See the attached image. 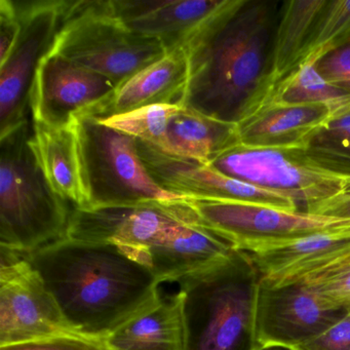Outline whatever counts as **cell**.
Returning a JSON list of instances; mask_svg holds the SVG:
<instances>
[{"mask_svg":"<svg viewBox=\"0 0 350 350\" xmlns=\"http://www.w3.org/2000/svg\"><path fill=\"white\" fill-rule=\"evenodd\" d=\"M305 150L323 165L350 175V107L332 114Z\"/></svg>","mask_w":350,"mask_h":350,"instance_id":"25","label":"cell"},{"mask_svg":"<svg viewBox=\"0 0 350 350\" xmlns=\"http://www.w3.org/2000/svg\"><path fill=\"white\" fill-rule=\"evenodd\" d=\"M237 143V124L182 107L170 122L163 152L208 163Z\"/></svg>","mask_w":350,"mask_h":350,"instance_id":"22","label":"cell"},{"mask_svg":"<svg viewBox=\"0 0 350 350\" xmlns=\"http://www.w3.org/2000/svg\"><path fill=\"white\" fill-rule=\"evenodd\" d=\"M67 239L133 250L161 282H179L234 249L196 221L187 198L92 211L73 208Z\"/></svg>","mask_w":350,"mask_h":350,"instance_id":"3","label":"cell"},{"mask_svg":"<svg viewBox=\"0 0 350 350\" xmlns=\"http://www.w3.org/2000/svg\"><path fill=\"white\" fill-rule=\"evenodd\" d=\"M315 67L325 81L350 95V42L319 58Z\"/></svg>","mask_w":350,"mask_h":350,"instance_id":"28","label":"cell"},{"mask_svg":"<svg viewBox=\"0 0 350 350\" xmlns=\"http://www.w3.org/2000/svg\"><path fill=\"white\" fill-rule=\"evenodd\" d=\"M314 215L350 220V193L338 196L315 208Z\"/></svg>","mask_w":350,"mask_h":350,"instance_id":"32","label":"cell"},{"mask_svg":"<svg viewBox=\"0 0 350 350\" xmlns=\"http://www.w3.org/2000/svg\"><path fill=\"white\" fill-rule=\"evenodd\" d=\"M323 104L266 102L237 124L239 143L262 148H305L311 137L331 118Z\"/></svg>","mask_w":350,"mask_h":350,"instance_id":"17","label":"cell"},{"mask_svg":"<svg viewBox=\"0 0 350 350\" xmlns=\"http://www.w3.org/2000/svg\"><path fill=\"white\" fill-rule=\"evenodd\" d=\"M21 30L13 50L0 61V138L31 118L29 95L36 69L50 52L68 1H17Z\"/></svg>","mask_w":350,"mask_h":350,"instance_id":"10","label":"cell"},{"mask_svg":"<svg viewBox=\"0 0 350 350\" xmlns=\"http://www.w3.org/2000/svg\"><path fill=\"white\" fill-rule=\"evenodd\" d=\"M182 107L183 106L159 104L99 120L109 128L163 151L170 122Z\"/></svg>","mask_w":350,"mask_h":350,"instance_id":"24","label":"cell"},{"mask_svg":"<svg viewBox=\"0 0 350 350\" xmlns=\"http://www.w3.org/2000/svg\"><path fill=\"white\" fill-rule=\"evenodd\" d=\"M50 52L106 77L116 88L167 55L159 40L116 19L106 0L68 1Z\"/></svg>","mask_w":350,"mask_h":350,"instance_id":"7","label":"cell"},{"mask_svg":"<svg viewBox=\"0 0 350 350\" xmlns=\"http://www.w3.org/2000/svg\"><path fill=\"white\" fill-rule=\"evenodd\" d=\"M29 145L53 191L73 208H85L77 135L72 122L64 128L55 129L32 122Z\"/></svg>","mask_w":350,"mask_h":350,"instance_id":"19","label":"cell"},{"mask_svg":"<svg viewBox=\"0 0 350 350\" xmlns=\"http://www.w3.org/2000/svg\"><path fill=\"white\" fill-rule=\"evenodd\" d=\"M295 350H350V309L319 337Z\"/></svg>","mask_w":350,"mask_h":350,"instance_id":"30","label":"cell"},{"mask_svg":"<svg viewBox=\"0 0 350 350\" xmlns=\"http://www.w3.org/2000/svg\"><path fill=\"white\" fill-rule=\"evenodd\" d=\"M196 220L234 249L258 253L334 229L350 220L282 210L264 204L187 198Z\"/></svg>","mask_w":350,"mask_h":350,"instance_id":"9","label":"cell"},{"mask_svg":"<svg viewBox=\"0 0 350 350\" xmlns=\"http://www.w3.org/2000/svg\"><path fill=\"white\" fill-rule=\"evenodd\" d=\"M23 255L79 335L106 339L161 297L154 272L128 247L65 239Z\"/></svg>","mask_w":350,"mask_h":350,"instance_id":"2","label":"cell"},{"mask_svg":"<svg viewBox=\"0 0 350 350\" xmlns=\"http://www.w3.org/2000/svg\"><path fill=\"white\" fill-rule=\"evenodd\" d=\"M327 0H292L278 14L272 42L271 79L274 88L306 58L315 27Z\"/></svg>","mask_w":350,"mask_h":350,"instance_id":"21","label":"cell"},{"mask_svg":"<svg viewBox=\"0 0 350 350\" xmlns=\"http://www.w3.org/2000/svg\"><path fill=\"white\" fill-rule=\"evenodd\" d=\"M350 308L329 306L302 280L262 278L256 306L259 350H295L319 337Z\"/></svg>","mask_w":350,"mask_h":350,"instance_id":"11","label":"cell"},{"mask_svg":"<svg viewBox=\"0 0 350 350\" xmlns=\"http://www.w3.org/2000/svg\"><path fill=\"white\" fill-rule=\"evenodd\" d=\"M187 83L185 51L177 49L139 71L118 85L105 99L79 114L106 120L147 106H183Z\"/></svg>","mask_w":350,"mask_h":350,"instance_id":"16","label":"cell"},{"mask_svg":"<svg viewBox=\"0 0 350 350\" xmlns=\"http://www.w3.org/2000/svg\"><path fill=\"white\" fill-rule=\"evenodd\" d=\"M105 341L113 350H185L179 293L161 297L153 306L126 321Z\"/></svg>","mask_w":350,"mask_h":350,"instance_id":"20","label":"cell"},{"mask_svg":"<svg viewBox=\"0 0 350 350\" xmlns=\"http://www.w3.org/2000/svg\"><path fill=\"white\" fill-rule=\"evenodd\" d=\"M21 30L17 1L0 0V61L13 50Z\"/></svg>","mask_w":350,"mask_h":350,"instance_id":"31","label":"cell"},{"mask_svg":"<svg viewBox=\"0 0 350 350\" xmlns=\"http://www.w3.org/2000/svg\"><path fill=\"white\" fill-rule=\"evenodd\" d=\"M266 102L290 105L323 104L335 113L350 107V95L325 81L317 71L315 62H305L275 85Z\"/></svg>","mask_w":350,"mask_h":350,"instance_id":"23","label":"cell"},{"mask_svg":"<svg viewBox=\"0 0 350 350\" xmlns=\"http://www.w3.org/2000/svg\"><path fill=\"white\" fill-rule=\"evenodd\" d=\"M260 280L251 254L237 249L181 278L185 350H259Z\"/></svg>","mask_w":350,"mask_h":350,"instance_id":"4","label":"cell"},{"mask_svg":"<svg viewBox=\"0 0 350 350\" xmlns=\"http://www.w3.org/2000/svg\"><path fill=\"white\" fill-rule=\"evenodd\" d=\"M350 252V226L323 231L280 247L251 254L262 278L301 280Z\"/></svg>","mask_w":350,"mask_h":350,"instance_id":"18","label":"cell"},{"mask_svg":"<svg viewBox=\"0 0 350 350\" xmlns=\"http://www.w3.org/2000/svg\"><path fill=\"white\" fill-rule=\"evenodd\" d=\"M110 13L129 29L159 40L165 52L183 49L223 0H106Z\"/></svg>","mask_w":350,"mask_h":350,"instance_id":"15","label":"cell"},{"mask_svg":"<svg viewBox=\"0 0 350 350\" xmlns=\"http://www.w3.org/2000/svg\"><path fill=\"white\" fill-rule=\"evenodd\" d=\"M0 350H113L105 339L69 333L27 343L3 346Z\"/></svg>","mask_w":350,"mask_h":350,"instance_id":"27","label":"cell"},{"mask_svg":"<svg viewBox=\"0 0 350 350\" xmlns=\"http://www.w3.org/2000/svg\"><path fill=\"white\" fill-rule=\"evenodd\" d=\"M269 350H286V349H269Z\"/></svg>","mask_w":350,"mask_h":350,"instance_id":"34","label":"cell"},{"mask_svg":"<svg viewBox=\"0 0 350 350\" xmlns=\"http://www.w3.org/2000/svg\"><path fill=\"white\" fill-rule=\"evenodd\" d=\"M304 282L315 291L325 304L350 308V269Z\"/></svg>","mask_w":350,"mask_h":350,"instance_id":"29","label":"cell"},{"mask_svg":"<svg viewBox=\"0 0 350 350\" xmlns=\"http://www.w3.org/2000/svg\"><path fill=\"white\" fill-rule=\"evenodd\" d=\"M217 171L292 200L298 212L350 193V175L311 157L305 148H262L237 143L208 163Z\"/></svg>","mask_w":350,"mask_h":350,"instance_id":"8","label":"cell"},{"mask_svg":"<svg viewBox=\"0 0 350 350\" xmlns=\"http://www.w3.org/2000/svg\"><path fill=\"white\" fill-rule=\"evenodd\" d=\"M350 269V252L345 255L333 260L329 263L325 264L319 269L315 270L312 273L304 276L301 280H312L317 278H325V276L334 275V274L339 273L344 270Z\"/></svg>","mask_w":350,"mask_h":350,"instance_id":"33","label":"cell"},{"mask_svg":"<svg viewBox=\"0 0 350 350\" xmlns=\"http://www.w3.org/2000/svg\"><path fill=\"white\" fill-rule=\"evenodd\" d=\"M116 89L109 79L49 52L38 64L29 95L32 122L64 128L77 114Z\"/></svg>","mask_w":350,"mask_h":350,"instance_id":"14","label":"cell"},{"mask_svg":"<svg viewBox=\"0 0 350 350\" xmlns=\"http://www.w3.org/2000/svg\"><path fill=\"white\" fill-rule=\"evenodd\" d=\"M273 3L223 0L185 46L188 83L183 107L237 124L259 109L274 89Z\"/></svg>","mask_w":350,"mask_h":350,"instance_id":"1","label":"cell"},{"mask_svg":"<svg viewBox=\"0 0 350 350\" xmlns=\"http://www.w3.org/2000/svg\"><path fill=\"white\" fill-rule=\"evenodd\" d=\"M0 347L73 333L23 254L0 247Z\"/></svg>","mask_w":350,"mask_h":350,"instance_id":"12","label":"cell"},{"mask_svg":"<svg viewBox=\"0 0 350 350\" xmlns=\"http://www.w3.org/2000/svg\"><path fill=\"white\" fill-rule=\"evenodd\" d=\"M148 173L163 189L182 198L264 204L298 212L286 196L229 177L208 163L181 159L137 140Z\"/></svg>","mask_w":350,"mask_h":350,"instance_id":"13","label":"cell"},{"mask_svg":"<svg viewBox=\"0 0 350 350\" xmlns=\"http://www.w3.org/2000/svg\"><path fill=\"white\" fill-rule=\"evenodd\" d=\"M72 124L85 192V208L81 210L185 200L163 189L151 177L139 155L136 139L85 114L75 116Z\"/></svg>","mask_w":350,"mask_h":350,"instance_id":"6","label":"cell"},{"mask_svg":"<svg viewBox=\"0 0 350 350\" xmlns=\"http://www.w3.org/2000/svg\"><path fill=\"white\" fill-rule=\"evenodd\" d=\"M350 42L349 0H327L309 44L305 62H317L327 53Z\"/></svg>","mask_w":350,"mask_h":350,"instance_id":"26","label":"cell"},{"mask_svg":"<svg viewBox=\"0 0 350 350\" xmlns=\"http://www.w3.org/2000/svg\"><path fill=\"white\" fill-rule=\"evenodd\" d=\"M31 133L30 118L0 138V247L22 254L67 239L73 210L44 178Z\"/></svg>","mask_w":350,"mask_h":350,"instance_id":"5","label":"cell"}]
</instances>
